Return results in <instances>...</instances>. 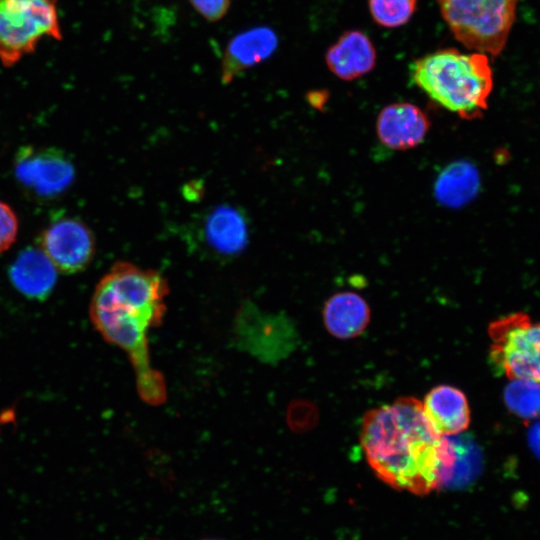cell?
I'll return each mask as SVG.
<instances>
[{
	"mask_svg": "<svg viewBox=\"0 0 540 540\" xmlns=\"http://www.w3.org/2000/svg\"><path fill=\"white\" fill-rule=\"evenodd\" d=\"M360 442L377 477L395 489L427 495L454 477V442L433 428L413 397L369 410Z\"/></svg>",
	"mask_w": 540,
	"mask_h": 540,
	"instance_id": "cell-1",
	"label": "cell"
},
{
	"mask_svg": "<svg viewBox=\"0 0 540 540\" xmlns=\"http://www.w3.org/2000/svg\"><path fill=\"white\" fill-rule=\"evenodd\" d=\"M168 293L158 271L118 262L96 285L89 306L96 330L128 355L138 393L151 405L166 399L165 381L150 363L148 332L162 322Z\"/></svg>",
	"mask_w": 540,
	"mask_h": 540,
	"instance_id": "cell-2",
	"label": "cell"
},
{
	"mask_svg": "<svg viewBox=\"0 0 540 540\" xmlns=\"http://www.w3.org/2000/svg\"><path fill=\"white\" fill-rule=\"evenodd\" d=\"M411 76L433 101L466 120L482 116L493 88L489 60L480 52L436 51L416 60Z\"/></svg>",
	"mask_w": 540,
	"mask_h": 540,
	"instance_id": "cell-3",
	"label": "cell"
},
{
	"mask_svg": "<svg viewBox=\"0 0 540 540\" xmlns=\"http://www.w3.org/2000/svg\"><path fill=\"white\" fill-rule=\"evenodd\" d=\"M456 39L491 55L504 48L515 20L517 0H437Z\"/></svg>",
	"mask_w": 540,
	"mask_h": 540,
	"instance_id": "cell-4",
	"label": "cell"
},
{
	"mask_svg": "<svg viewBox=\"0 0 540 540\" xmlns=\"http://www.w3.org/2000/svg\"><path fill=\"white\" fill-rule=\"evenodd\" d=\"M44 37L61 41L57 0H0V63L10 68Z\"/></svg>",
	"mask_w": 540,
	"mask_h": 540,
	"instance_id": "cell-5",
	"label": "cell"
},
{
	"mask_svg": "<svg viewBox=\"0 0 540 540\" xmlns=\"http://www.w3.org/2000/svg\"><path fill=\"white\" fill-rule=\"evenodd\" d=\"M488 333L489 358L497 373L540 383V322L516 312L491 322Z\"/></svg>",
	"mask_w": 540,
	"mask_h": 540,
	"instance_id": "cell-6",
	"label": "cell"
},
{
	"mask_svg": "<svg viewBox=\"0 0 540 540\" xmlns=\"http://www.w3.org/2000/svg\"><path fill=\"white\" fill-rule=\"evenodd\" d=\"M294 337L286 318L264 312L250 301L240 306L234 319L235 345L264 363L272 364L284 358L293 347Z\"/></svg>",
	"mask_w": 540,
	"mask_h": 540,
	"instance_id": "cell-7",
	"label": "cell"
},
{
	"mask_svg": "<svg viewBox=\"0 0 540 540\" xmlns=\"http://www.w3.org/2000/svg\"><path fill=\"white\" fill-rule=\"evenodd\" d=\"M38 244L57 271L64 274L83 271L95 253V238L90 228L70 217L48 225L40 234Z\"/></svg>",
	"mask_w": 540,
	"mask_h": 540,
	"instance_id": "cell-8",
	"label": "cell"
},
{
	"mask_svg": "<svg viewBox=\"0 0 540 540\" xmlns=\"http://www.w3.org/2000/svg\"><path fill=\"white\" fill-rule=\"evenodd\" d=\"M17 179L35 194L50 197L71 184L74 178L72 162L57 148L25 146L15 159Z\"/></svg>",
	"mask_w": 540,
	"mask_h": 540,
	"instance_id": "cell-9",
	"label": "cell"
},
{
	"mask_svg": "<svg viewBox=\"0 0 540 540\" xmlns=\"http://www.w3.org/2000/svg\"><path fill=\"white\" fill-rule=\"evenodd\" d=\"M200 243L211 256H238L248 243V221L238 209L229 205L217 206L204 215L198 229Z\"/></svg>",
	"mask_w": 540,
	"mask_h": 540,
	"instance_id": "cell-10",
	"label": "cell"
},
{
	"mask_svg": "<svg viewBox=\"0 0 540 540\" xmlns=\"http://www.w3.org/2000/svg\"><path fill=\"white\" fill-rule=\"evenodd\" d=\"M430 129L427 115L416 105L398 102L385 106L376 120L380 142L392 150H408L421 144Z\"/></svg>",
	"mask_w": 540,
	"mask_h": 540,
	"instance_id": "cell-11",
	"label": "cell"
},
{
	"mask_svg": "<svg viewBox=\"0 0 540 540\" xmlns=\"http://www.w3.org/2000/svg\"><path fill=\"white\" fill-rule=\"evenodd\" d=\"M329 70L346 81L370 72L376 63V51L371 40L361 31L343 33L326 53Z\"/></svg>",
	"mask_w": 540,
	"mask_h": 540,
	"instance_id": "cell-12",
	"label": "cell"
},
{
	"mask_svg": "<svg viewBox=\"0 0 540 540\" xmlns=\"http://www.w3.org/2000/svg\"><path fill=\"white\" fill-rule=\"evenodd\" d=\"M422 406L430 424L443 436L459 434L469 426L468 401L458 388L450 385L436 386L425 396Z\"/></svg>",
	"mask_w": 540,
	"mask_h": 540,
	"instance_id": "cell-13",
	"label": "cell"
},
{
	"mask_svg": "<svg viewBox=\"0 0 540 540\" xmlns=\"http://www.w3.org/2000/svg\"><path fill=\"white\" fill-rule=\"evenodd\" d=\"M277 46L275 33L258 27L236 36L228 45L222 65V80L230 82L242 72L269 57Z\"/></svg>",
	"mask_w": 540,
	"mask_h": 540,
	"instance_id": "cell-14",
	"label": "cell"
},
{
	"mask_svg": "<svg viewBox=\"0 0 540 540\" xmlns=\"http://www.w3.org/2000/svg\"><path fill=\"white\" fill-rule=\"evenodd\" d=\"M57 269L41 249L27 248L20 252L9 269L11 282L23 295L44 299L52 291Z\"/></svg>",
	"mask_w": 540,
	"mask_h": 540,
	"instance_id": "cell-15",
	"label": "cell"
},
{
	"mask_svg": "<svg viewBox=\"0 0 540 540\" xmlns=\"http://www.w3.org/2000/svg\"><path fill=\"white\" fill-rule=\"evenodd\" d=\"M370 310L366 301L350 291L331 296L323 309V319L330 334L340 339L358 336L366 328Z\"/></svg>",
	"mask_w": 540,
	"mask_h": 540,
	"instance_id": "cell-16",
	"label": "cell"
},
{
	"mask_svg": "<svg viewBox=\"0 0 540 540\" xmlns=\"http://www.w3.org/2000/svg\"><path fill=\"white\" fill-rule=\"evenodd\" d=\"M479 188L477 168L468 161H455L438 175L434 184V196L445 207L459 208L470 202Z\"/></svg>",
	"mask_w": 540,
	"mask_h": 540,
	"instance_id": "cell-17",
	"label": "cell"
},
{
	"mask_svg": "<svg viewBox=\"0 0 540 540\" xmlns=\"http://www.w3.org/2000/svg\"><path fill=\"white\" fill-rule=\"evenodd\" d=\"M508 410L523 420L540 418V383L529 379H511L504 389Z\"/></svg>",
	"mask_w": 540,
	"mask_h": 540,
	"instance_id": "cell-18",
	"label": "cell"
},
{
	"mask_svg": "<svg viewBox=\"0 0 540 540\" xmlns=\"http://www.w3.org/2000/svg\"><path fill=\"white\" fill-rule=\"evenodd\" d=\"M417 0H369L374 21L387 28L407 23L416 9Z\"/></svg>",
	"mask_w": 540,
	"mask_h": 540,
	"instance_id": "cell-19",
	"label": "cell"
},
{
	"mask_svg": "<svg viewBox=\"0 0 540 540\" xmlns=\"http://www.w3.org/2000/svg\"><path fill=\"white\" fill-rule=\"evenodd\" d=\"M19 222L13 209L0 201V253L8 250L15 242Z\"/></svg>",
	"mask_w": 540,
	"mask_h": 540,
	"instance_id": "cell-20",
	"label": "cell"
},
{
	"mask_svg": "<svg viewBox=\"0 0 540 540\" xmlns=\"http://www.w3.org/2000/svg\"><path fill=\"white\" fill-rule=\"evenodd\" d=\"M192 6L207 20L217 21L228 11L229 0H189Z\"/></svg>",
	"mask_w": 540,
	"mask_h": 540,
	"instance_id": "cell-21",
	"label": "cell"
},
{
	"mask_svg": "<svg viewBox=\"0 0 540 540\" xmlns=\"http://www.w3.org/2000/svg\"><path fill=\"white\" fill-rule=\"evenodd\" d=\"M528 444L534 455L540 460V420L530 427Z\"/></svg>",
	"mask_w": 540,
	"mask_h": 540,
	"instance_id": "cell-22",
	"label": "cell"
},
{
	"mask_svg": "<svg viewBox=\"0 0 540 540\" xmlns=\"http://www.w3.org/2000/svg\"><path fill=\"white\" fill-rule=\"evenodd\" d=\"M15 417V413L12 409L5 410L0 414V429L4 424L11 422Z\"/></svg>",
	"mask_w": 540,
	"mask_h": 540,
	"instance_id": "cell-23",
	"label": "cell"
},
{
	"mask_svg": "<svg viewBox=\"0 0 540 540\" xmlns=\"http://www.w3.org/2000/svg\"><path fill=\"white\" fill-rule=\"evenodd\" d=\"M203 540H219V539H203Z\"/></svg>",
	"mask_w": 540,
	"mask_h": 540,
	"instance_id": "cell-24",
	"label": "cell"
}]
</instances>
